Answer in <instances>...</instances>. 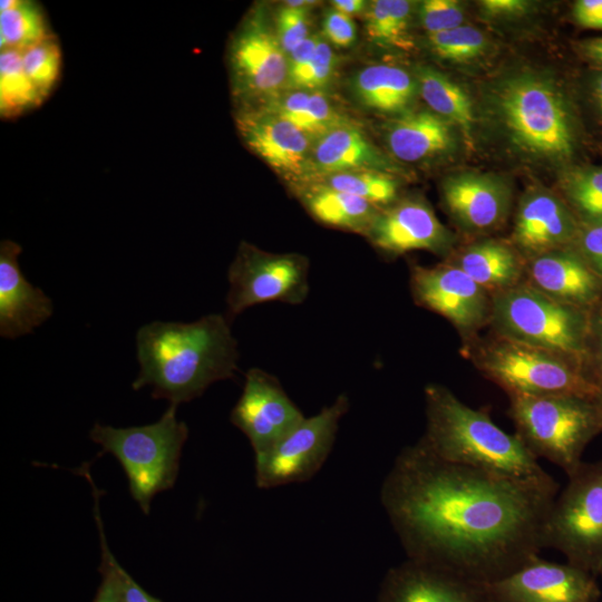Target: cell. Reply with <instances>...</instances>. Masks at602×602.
<instances>
[{
	"instance_id": "1",
	"label": "cell",
	"mask_w": 602,
	"mask_h": 602,
	"mask_svg": "<svg viewBox=\"0 0 602 602\" xmlns=\"http://www.w3.org/2000/svg\"><path fill=\"white\" fill-rule=\"evenodd\" d=\"M557 488L444 460L418 440L395 458L380 502L407 559L486 584L538 555Z\"/></svg>"
},
{
	"instance_id": "2",
	"label": "cell",
	"mask_w": 602,
	"mask_h": 602,
	"mask_svg": "<svg viewBox=\"0 0 602 602\" xmlns=\"http://www.w3.org/2000/svg\"><path fill=\"white\" fill-rule=\"evenodd\" d=\"M226 315L212 313L190 323L154 321L136 336L139 372L132 387H152L154 399L178 406L237 371V341Z\"/></svg>"
},
{
	"instance_id": "3",
	"label": "cell",
	"mask_w": 602,
	"mask_h": 602,
	"mask_svg": "<svg viewBox=\"0 0 602 602\" xmlns=\"http://www.w3.org/2000/svg\"><path fill=\"white\" fill-rule=\"evenodd\" d=\"M424 395L426 429L419 440L434 455L520 480L554 482L522 439L501 429L487 410L469 407L439 383H428Z\"/></svg>"
},
{
	"instance_id": "4",
	"label": "cell",
	"mask_w": 602,
	"mask_h": 602,
	"mask_svg": "<svg viewBox=\"0 0 602 602\" xmlns=\"http://www.w3.org/2000/svg\"><path fill=\"white\" fill-rule=\"evenodd\" d=\"M494 105L511 142L523 153L562 164L579 152L577 116L555 82L533 74L514 75L498 85Z\"/></svg>"
},
{
	"instance_id": "5",
	"label": "cell",
	"mask_w": 602,
	"mask_h": 602,
	"mask_svg": "<svg viewBox=\"0 0 602 602\" xmlns=\"http://www.w3.org/2000/svg\"><path fill=\"white\" fill-rule=\"evenodd\" d=\"M473 365L508 396L575 395L594 398L599 385L572 358L494 334L465 342Z\"/></svg>"
},
{
	"instance_id": "6",
	"label": "cell",
	"mask_w": 602,
	"mask_h": 602,
	"mask_svg": "<svg viewBox=\"0 0 602 602\" xmlns=\"http://www.w3.org/2000/svg\"><path fill=\"white\" fill-rule=\"evenodd\" d=\"M177 406L169 405L158 421L128 428L96 423L89 436L101 454H111L128 479L129 493L145 515L153 497L171 489L177 478L179 458L188 427L176 418Z\"/></svg>"
},
{
	"instance_id": "7",
	"label": "cell",
	"mask_w": 602,
	"mask_h": 602,
	"mask_svg": "<svg viewBox=\"0 0 602 602\" xmlns=\"http://www.w3.org/2000/svg\"><path fill=\"white\" fill-rule=\"evenodd\" d=\"M516 435L538 459L572 474L589 443L602 433L594 398L575 395L508 396Z\"/></svg>"
},
{
	"instance_id": "8",
	"label": "cell",
	"mask_w": 602,
	"mask_h": 602,
	"mask_svg": "<svg viewBox=\"0 0 602 602\" xmlns=\"http://www.w3.org/2000/svg\"><path fill=\"white\" fill-rule=\"evenodd\" d=\"M589 311L556 301L522 282L492 295L489 326L494 334L575 359L584 366Z\"/></svg>"
},
{
	"instance_id": "9",
	"label": "cell",
	"mask_w": 602,
	"mask_h": 602,
	"mask_svg": "<svg viewBox=\"0 0 602 602\" xmlns=\"http://www.w3.org/2000/svg\"><path fill=\"white\" fill-rule=\"evenodd\" d=\"M541 544L560 551L569 564L602 575V459L582 462L567 476L545 518Z\"/></svg>"
},
{
	"instance_id": "10",
	"label": "cell",
	"mask_w": 602,
	"mask_h": 602,
	"mask_svg": "<svg viewBox=\"0 0 602 602\" xmlns=\"http://www.w3.org/2000/svg\"><path fill=\"white\" fill-rule=\"evenodd\" d=\"M227 60L237 110L259 107L288 87V55L261 8H254L241 21L231 39Z\"/></svg>"
},
{
	"instance_id": "11",
	"label": "cell",
	"mask_w": 602,
	"mask_h": 602,
	"mask_svg": "<svg viewBox=\"0 0 602 602\" xmlns=\"http://www.w3.org/2000/svg\"><path fill=\"white\" fill-rule=\"evenodd\" d=\"M309 260L297 253H270L242 243L229 271L226 318L266 302L301 304L310 291Z\"/></svg>"
},
{
	"instance_id": "12",
	"label": "cell",
	"mask_w": 602,
	"mask_h": 602,
	"mask_svg": "<svg viewBox=\"0 0 602 602\" xmlns=\"http://www.w3.org/2000/svg\"><path fill=\"white\" fill-rule=\"evenodd\" d=\"M348 409L349 398L342 392L272 447L254 455L256 486L269 489L311 479L328 459Z\"/></svg>"
},
{
	"instance_id": "13",
	"label": "cell",
	"mask_w": 602,
	"mask_h": 602,
	"mask_svg": "<svg viewBox=\"0 0 602 602\" xmlns=\"http://www.w3.org/2000/svg\"><path fill=\"white\" fill-rule=\"evenodd\" d=\"M409 287L415 303L448 320L465 342L489 324L492 295L447 261L412 265Z\"/></svg>"
},
{
	"instance_id": "14",
	"label": "cell",
	"mask_w": 602,
	"mask_h": 602,
	"mask_svg": "<svg viewBox=\"0 0 602 602\" xmlns=\"http://www.w3.org/2000/svg\"><path fill=\"white\" fill-rule=\"evenodd\" d=\"M304 418L280 381L256 367L246 371L242 394L230 415L231 423L250 440L254 455L272 447Z\"/></svg>"
},
{
	"instance_id": "15",
	"label": "cell",
	"mask_w": 602,
	"mask_h": 602,
	"mask_svg": "<svg viewBox=\"0 0 602 602\" xmlns=\"http://www.w3.org/2000/svg\"><path fill=\"white\" fill-rule=\"evenodd\" d=\"M486 588L493 602H595L601 595L592 574L538 555Z\"/></svg>"
},
{
	"instance_id": "16",
	"label": "cell",
	"mask_w": 602,
	"mask_h": 602,
	"mask_svg": "<svg viewBox=\"0 0 602 602\" xmlns=\"http://www.w3.org/2000/svg\"><path fill=\"white\" fill-rule=\"evenodd\" d=\"M366 237L389 256L423 250L446 258L456 241L430 205L418 197L397 200L380 208Z\"/></svg>"
},
{
	"instance_id": "17",
	"label": "cell",
	"mask_w": 602,
	"mask_h": 602,
	"mask_svg": "<svg viewBox=\"0 0 602 602\" xmlns=\"http://www.w3.org/2000/svg\"><path fill=\"white\" fill-rule=\"evenodd\" d=\"M235 123L245 145L268 165L288 178L305 181L312 140L303 132L261 107L236 110Z\"/></svg>"
},
{
	"instance_id": "18",
	"label": "cell",
	"mask_w": 602,
	"mask_h": 602,
	"mask_svg": "<svg viewBox=\"0 0 602 602\" xmlns=\"http://www.w3.org/2000/svg\"><path fill=\"white\" fill-rule=\"evenodd\" d=\"M581 225L565 201L544 188L528 190L515 215L512 245L526 260L573 245Z\"/></svg>"
},
{
	"instance_id": "19",
	"label": "cell",
	"mask_w": 602,
	"mask_h": 602,
	"mask_svg": "<svg viewBox=\"0 0 602 602\" xmlns=\"http://www.w3.org/2000/svg\"><path fill=\"white\" fill-rule=\"evenodd\" d=\"M441 196L454 222L469 233L497 229L511 206V190L505 181L473 171L446 177L441 184Z\"/></svg>"
},
{
	"instance_id": "20",
	"label": "cell",
	"mask_w": 602,
	"mask_h": 602,
	"mask_svg": "<svg viewBox=\"0 0 602 602\" xmlns=\"http://www.w3.org/2000/svg\"><path fill=\"white\" fill-rule=\"evenodd\" d=\"M377 602H493L486 584L407 559L388 570Z\"/></svg>"
},
{
	"instance_id": "21",
	"label": "cell",
	"mask_w": 602,
	"mask_h": 602,
	"mask_svg": "<svg viewBox=\"0 0 602 602\" xmlns=\"http://www.w3.org/2000/svg\"><path fill=\"white\" fill-rule=\"evenodd\" d=\"M524 282L556 301L585 310L602 298V280L572 245L526 260Z\"/></svg>"
},
{
	"instance_id": "22",
	"label": "cell",
	"mask_w": 602,
	"mask_h": 602,
	"mask_svg": "<svg viewBox=\"0 0 602 602\" xmlns=\"http://www.w3.org/2000/svg\"><path fill=\"white\" fill-rule=\"evenodd\" d=\"M21 246L0 244V336L14 339L31 333L54 312L52 301L23 275L18 263Z\"/></svg>"
},
{
	"instance_id": "23",
	"label": "cell",
	"mask_w": 602,
	"mask_h": 602,
	"mask_svg": "<svg viewBox=\"0 0 602 602\" xmlns=\"http://www.w3.org/2000/svg\"><path fill=\"white\" fill-rule=\"evenodd\" d=\"M350 171L390 174L394 163L352 122L337 126L312 142L309 173L311 181Z\"/></svg>"
},
{
	"instance_id": "24",
	"label": "cell",
	"mask_w": 602,
	"mask_h": 602,
	"mask_svg": "<svg viewBox=\"0 0 602 602\" xmlns=\"http://www.w3.org/2000/svg\"><path fill=\"white\" fill-rule=\"evenodd\" d=\"M446 261L465 272L491 295L525 280V259L512 244L498 240L470 243Z\"/></svg>"
},
{
	"instance_id": "25",
	"label": "cell",
	"mask_w": 602,
	"mask_h": 602,
	"mask_svg": "<svg viewBox=\"0 0 602 602\" xmlns=\"http://www.w3.org/2000/svg\"><path fill=\"white\" fill-rule=\"evenodd\" d=\"M453 125L434 111L401 114L389 124L386 142L391 154L404 162H419L449 151Z\"/></svg>"
},
{
	"instance_id": "26",
	"label": "cell",
	"mask_w": 602,
	"mask_h": 602,
	"mask_svg": "<svg viewBox=\"0 0 602 602\" xmlns=\"http://www.w3.org/2000/svg\"><path fill=\"white\" fill-rule=\"evenodd\" d=\"M352 90L357 100L369 109L405 114L414 100L417 84L402 68L375 64L355 75Z\"/></svg>"
},
{
	"instance_id": "27",
	"label": "cell",
	"mask_w": 602,
	"mask_h": 602,
	"mask_svg": "<svg viewBox=\"0 0 602 602\" xmlns=\"http://www.w3.org/2000/svg\"><path fill=\"white\" fill-rule=\"evenodd\" d=\"M300 201L320 223L366 236L379 207L355 195L309 183L299 190Z\"/></svg>"
},
{
	"instance_id": "28",
	"label": "cell",
	"mask_w": 602,
	"mask_h": 602,
	"mask_svg": "<svg viewBox=\"0 0 602 602\" xmlns=\"http://www.w3.org/2000/svg\"><path fill=\"white\" fill-rule=\"evenodd\" d=\"M259 107L290 122L312 142L330 129L351 122L336 109L321 90H289Z\"/></svg>"
},
{
	"instance_id": "29",
	"label": "cell",
	"mask_w": 602,
	"mask_h": 602,
	"mask_svg": "<svg viewBox=\"0 0 602 602\" xmlns=\"http://www.w3.org/2000/svg\"><path fill=\"white\" fill-rule=\"evenodd\" d=\"M419 94L429 108L460 130L465 144L473 146L475 117L467 94L444 74L420 67L417 71Z\"/></svg>"
},
{
	"instance_id": "30",
	"label": "cell",
	"mask_w": 602,
	"mask_h": 602,
	"mask_svg": "<svg viewBox=\"0 0 602 602\" xmlns=\"http://www.w3.org/2000/svg\"><path fill=\"white\" fill-rule=\"evenodd\" d=\"M289 90H320L326 87L336 68V56L322 37L310 35L288 55Z\"/></svg>"
},
{
	"instance_id": "31",
	"label": "cell",
	"mask_w": 602,
	"mask_h": 602,
	"mask_svg": "<svg viewBox=\"0 0 602 602\" xmlns=\"http://www.w3.org/2000/svg\"><path fill=\"white\" fill-rule=\"evenodd\" d=\"M560 188L581 227L602 224V166L567 167Z\"/></svg>"
},
{
	"instance_id": "32",
	"label": "cell",
	"mask_w": 602,
	"mask_h": 602,
	"mask_svg": "<svg viewBox=\"0 0 602 602\" xmlns=\"http://www.w3.org/2000/svg\"><path fill=\"white\" fill-rule=\"evenodd\" d=\"M56 36L43 7L33 0H17L0 12V50L25 51Z\"/></svg>"
},
{
	"instance_id": "33",
	"label": "cell",
	"mask_w": 602,
	"mask_h": 602,
	"mask_svg": "<svg viewBox=\"0 0 602 602\" xmlns=\"http://www.w3.org/2000/svg\"><path fill=\"white\" fill-rule=\"evenodd\" d=\"M45 98L25 71L22 52L0 50V116L17 118L39 107Z\"/></svg>"
},
{
	"instance_id": "34",
	"label": "cell",
	"mask_w": 602,
	"mask_h": 602,
	"mask_svg": "<svg viewBox=\"0 0 602 602\" xmlns=\"http://www.w3.org/2000/svg\"><path fill=\"white\" fill-rule=\"evenodd\" d=\"M412 3L406 0H375L365 11V28L369 40L383 48H412L408 27Z\"/></svg>"
},
{
	"instance_id": "35",
	"label": "cell",
	"mask_w": 602,
	"mask_h": 602,
	"mask_svg": "<svg viewBox=\"0 0 602 602\" xmlns=\"http://www.w3.org/2000/svg\"><path fill=\"white\" fill-rule=\"evenodd\" d=\"M308 183L360 197L382 208L398 200V182L389 174L376 171H350L326 175Z\"/></svg>"
},
{
	"instance_id": "36",
	"label": "cell",
	"mask_w": 602,
	"mask_h": 602,
	"mask_svg": "<svg viewBox=\"0 0 602 602\" xmlns=\"http://www.w3.org/2000/svg\"><path fill=\"white\" fill-rule=\"evenodd\" d=\"M21 52L26 74L46 99L61 76L62 55L57 36Z\"/></svg>"
},
{
	"instance_id": "37",
	"label": "cell",
	"mask_w": 602,
	"mask_h": 602,
	"mask_svg": "<svg viewBox=\"0 0 602 602\" xmlns=\"http://www.w3.org/2000/svg\"><path fill=\"white\" fill-rule=\"evenodd\" d=\"M428 43L433 52L448 61L463 62L483 54L486 47L484 35L470 26L428 35Z\"/></svg>"
},
{
	"instance_id": "38",
	"label": "cell",
	"mask_w": 602,
	"mask_h": 602,
	"mask_svg": "<svg viewBox=\"0 0 602 602\" xmlns=\"http://www.w3.org/2000/svg\"><path fill=\"white\" fill-rule=\"evenodd\" d=\"M94 499H95V520L100 538L101 561L99 565V572L101 574V582L98 586L96 595L93 602H120L119 581L117 574L118 562L114 554L110 552L103 527V521L99 513V491L91 484Z\"/></svg>"
},
{
	"instance_id": "39",
	"label": "cell",
	"mask_w": 602,
	"mask_h": 602,
	"mask_svg": "<svg viewBox=\"0 0 602 602\" xmlns=\"http://www.w3.org/2000/svg\"><path fill=\"white\" fill-rule=\"evenodd\" d=\"M419 20L428 35L463 26L464 9L455 0H425L419 6Z\"/></svg>"
},
{
	"instance_id": "40",
	"label": "cell",
	"mask_w": 602,
	"mask_h": 602,
	"mask_svg": "<svg viewBox=\"0 0 602 602\" xmlns=\"http://www.w3.org/2000/svg\"><path fill=\"white\" fill-rule=\"evenodd\" d=\"M309 7L297 8L284 4L275 19V35L287 55L309 36Z\"/></svg>"
},
{
	"instance_id": "41",
	"label": "cell",
	"mask_w": 602,
	"mask_h": 602,
	"mask_svg": "<svg viewBox=\"0 0 602 602\" xmlns=\"http://www.w3.org/2000/svg\"><path fill=\"white\" fill-rule=\"evenodd\" d=\"M584 368L594 382L602 381V298L589 311Z\"/></svg>"
},
{
	"instance_id": "42",
	"label": "cell",
	"mask_w": 602,
	"mask_h": 602,
	"mask_svg": "<svg viewBox=\"0 0 602 602\" xmlns=\"http://www.w3.org/2000/svg\"><path fill=\"white\" fill-rule=\"evenodd\" d=\"M322 32L324 40L339 48L350 47L357 33L352 18L332 7L324 13Z\"/></svg>"
},
{
	"instance_id": "43",
	"label": "cell",
	"mask_w": 602,
	"mask_h": 602,
	"mask_svg": "<svg viewBox=\"0 0 602 602\" xmlns=\"http://www.w3.org/2000/svg\"><path fill=\"white\" fill-rule=\"evenodd\" d=\"M572 246L602 280V224L581 227Z\"/></svg>"
},
{
	"instance_id": "44",
	"label": "cell",
	"mask_w": 602,
	"mask_h": 602,
	"mask_svg": "<svg viewBox=\"0 0 602 602\" xmlns=\"http://www.w3.org/2000/svg\"><path fill=\"white\" fill-rule=\"evenodd\" d=\"M572 14L579 26L602 30V0L575 1Z\"/></svg>"
},
{
	"instance_id": "45",
	"label": "cell",
	"mask_w": 602,
	"mask_h": 602,
	"mask_svg": "<svg viewBox=\"0 0 602 602\" xmlns=\"http://www.w3.org/2000/svg\"><path fill=\"white\" fill-rule=\"evenodd\" d=\"M117 574L120 602H162V600L146 592L120 564H118Z\"/></svg>"
},
{
	"instance_id": "46",
	"label": "cell",
	"mask_w": 602,
	"mask_h": 602,
	"mask_svg": "<svg viewBox=\"0 0 602 602\" xmlns=\"http://www.w3.org/2000/svg\"><path fill=\"white\" fill-rule=\"evenodd\" d=\"M480 7L489 17L509 18L523 14L528 3L522 0H485Z\"/></svg>"
},
{
	"instance_id": "47",
	"label": "cell",
	"mask_w": 602,
	"mask_h": 602,
	"mask_svg": "<svg viewBox=\"0 0 602 602\" xmlns=\"http://www.w3.org/2000/svg\"><path fill=\"white\" fill-rule=\"evenodd\" d=\"M586 94L594 113L602 120V69L595 68L589 74Z\"/></svg>"
},
{
	"instance_id": "48",
	"label": "cell",
	"mask_w": 602,
	"mask_h": 602,
	"mask_svg": "<svg viewBox=\"0 0 602 602\" xmlns=\"http://www.w3.org/2000/svg\"><path fill=\"white\" fill-rule=\"evenodd\" d=\"M577 49L596 69H602V37L585 39L579 43Z\"/></svg>"
},
{
	"instance_id": "49",
	"label": "cell",
	"mask_w": 602,
	"mask_h": 602,
	"mask_svg": "<svg viewBox=\"0 0 602 602\" xmlns=\"http://www.w3.org/2000/svg\"><path fill=\"white\" fill-rule=\"evenodd\" d=\"M331 4L333 9L351 18L361 12L365 13L368 7L367 2L362 0H333L331 1Z\"/></svg>"
},
{
	"instance_id": "50",
	"label": "cell",
	"mask_w": 602,
	"mask_h": 602,
	"mask_svg": "<svg viewBox=\"0 0 602 602\" xmlns=\"http://www.w3.org/2000/svg\"><path fill=\"white\" fill-rule=\"evenodd\" d=\"M594 401L599 408L601 418H602V381L599 383V390L598 394L594 397Z\"/></svg>"
}]
</instances>
